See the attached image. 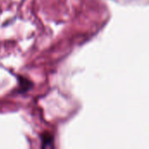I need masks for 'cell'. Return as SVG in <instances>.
Here are the masks:
<instances>
[{
    "mask_svg": "<svg viewBox=\"0 0 149 149\" xmlns=\"http://www.w3.org/2000/svg\"><path fill=\"white\" fill-rule=\"evenodd\" d=\"M41 138H42V148H52V147L53 138L50 134H48V133L43 134Z\"/></svg>",
    "mask_w": 149,
    "mask_h": 149,
    "instance_id": "1",
    "label": "cell"
},
{
    "mask_svg": "<svg viewBox=\"0 0 149 149\" xmlns=\"http://www.w3.org/2000/svg\"><path fill=\"white\" fill-rule=\"evenodd\" d=\"M19 83H20V86L22 88H24V92H26L30 88H31V83L28 79H24V78L20 77L19 78Z\"/></svg>",
    "mask_w": 149,
    "mask_h": 149,
    "instance_id": "2",
    "label": "cell"
}]
</instances>
